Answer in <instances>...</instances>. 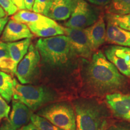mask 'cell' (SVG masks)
<instances>
[{"instance_id": "cell-1", "label": "cell", "mask_w": 130, "mask_h": 130, "mask_svg": "<svg viewBox=\"0 0 130 130\" xmlns=\"http://www.w3.org/2000/svg\"><path fill=\"white\" fill-rule=\"evenodd\" d=\"M87 83L96 92L105 93L122 88L126 79L101 51L92 55L86 72Z\"/></svg>"}, {"instance_id": "cell-2", "label": "cell", "mask_w": 130, "mask_h": 130, "mask_svg": "<svg viewBox=\"0 0 130 130\" xmlns=\"http://www.w3.org/2000/svg\"><path fill=\"white\" fill-rule=\"evenodd\" d=\"M35 46L42 63L52 68L66 66L75 56L66 35L40 38Z\"/></svg>"}, {"instance_id": "cell-3", "label": "cell", "mask_w": 130, "mask_h": 130, "mask_svg": "<svg viewBox=\"0 0 130 130\" xmlns=\"http://www.w3.org/2000/svg\"><path fill=\"white\" fill-rule=\"evenodd\" d=\"M76 130H106L108 116L104 107L92 100L74 102Z\"/></svg>"}, {"instance_id": "cell-4", "label": "cell", "mask_w": 130, "mask_h": 130, "mask_svg": "<svg viewBox=\"0 0 130 130\" xmlns=\"http://www.w3.org/2000/svg\"><path fill=\"white\" fill-rule=\"evenodd\" d=\"M13 81V100L23 103L32 111L40 110L56 99L55 92L45 86L22 84L15 78Z\"/></svg>"}, {"instance_id": "cell-5", "label": "cell", "mask_w": 130, "mask_h": 130, "mask_svg": "<svg viewBox=\"0 0 130 130\" xmlns=\"http://www.w3.org/2000/svg\"><path fill=\"white\" fill-rule=\"evenodd\" d=\"M36 114L63 130H76L74 109L66 102L50 104L40 108Z\"/></svg>"}, {"instance_id": "cell-6", "label": "cell", "mask_w": 130, "mask_h": 130, "mask_svg": "<svg viewBox=\"0 0 130 130\" xmlns=\"http://www.w3.org/2000/svg\"><path fill=\"white\" fill-rule=\"evenodd\" d=\"M40 60L38 50L31 44L28 52L18 63L16 69L15 75L21 84H28L35 81L39 72Z\"/></svg>"}, {"instance_id": "cell-7", "label": "cell", "mask_w": 130, "mask_h": 130, "mask_svg": "<svg viewBox=\"0 0 130 130\" xmlns=\"http://www.w3.org/2000/svg\"><path fill=\"white\" fill-rule=\"evenodd\" d=\"M100 16L98 9L85 0H78L72 14L64 25L66 28L84 29L95 23Z\"/></svg>"}, {"instance_id": "cell-8", "label": "cell", "mask_w": 130, "mask_h": 130, "mask_svg": "<svg viewBox=\"0 0 130 130\" xmlns=\"http://www.w3.org/2000/svg\"><path fill=\"white\" fill-rule=\"evenodd\" d=\"M65 35L69 39L70 45L75 56L84 58H90L92 50L84 29L65 27Z\"/></svg>"}, {"instance_id": "cell-9", "label": "cell", "mask_w": 130, "mask_h": 130, "mask_svg": "<svg viewBox=\"0 0 130 130\" xmlns=\"http://www.w3.org/2000/svg\"><path fill=\"white\" fill-rule=\"evenodd\" d=\"M104 54L121 74L130 77V48L111 45L105 48Z\"/></svg>"}, {"instance_id": "cell-10", "label": "cell", "mask_w": 130, "mask_h": 130, "mask_svg": "<svg viewBox=\"0 0 130 130\" xmlns=\"http://www.w3.org/2000/svg\"><path fill=\"white\" fill-rule=\"evenodd\" d=\"M106 101L115 116L130 122V93L108 94Z\"/></svg>"}, {"instance_id": "cell-11", "label": "cell", "mask_w": 130, "mask_h": 130, "mask_svg": "<svg viewBox=\"0 0 130 130\" xmlns=\"http://www.w3.org/2000/svg\"><path fill=\"white\" fill-rule=\"evenodd\" d=\"M27 25L32 35L42 38L65 35L64 27L47 16L43 20L29 24Z\"/></svg>"}, {"instance_id": "cell-12", "label": "cell", "mask_w": 130, "mask_h": 130, "mask_svg": "<svg viewBox=\"0 0 130 130\" xmlns=\"http://www.w3.org/2000/svg\"><path fill=\"white\" fill-rule=\"evenodd\" d=\"M34 35L28 25L10 19L3 31L1 40L4 42H14L25 39H31Z\"/></svg>"}, {"instance_id": "cell-13", "label": "cell", "mask_w": 130, "mask_h": 130, "mask_svg": "<svg viewBox=\"0 0 130 130\" xmlns=\"http://www.w3.org/2000/svg\"><path fill=\"white\" fill-rule=\"evenodd\" d=\"M32 114V110L25 104L19 101L13 100L12 111L7 121L13 129L18 130L30 123Z\"/></svg>"}, {"instance_id": "cell-14", "label": "cell", "mask_w": 130, "mask_h": 130, "mask_svg": "<svg viewBox=\"0 0 130 130\" xmlns=\"http://www.w3.org/2000/svg\"><path fill=\"white\" fill-rule=\"evenodd\" d=\"M78 0H53L46 14L54 21L67 20L72 14Z\"/></svg>"}, {"instance_id": "cell-15", "label": "cell", "mask_w": 130, "mask_h": 130, "mask_svg": "<svg viewBox=\"0 0 130 130\" xmlns=\"http://www.w3.org/2000/svg\"><path fill=\"white\" fill-rule=\"evenodd\" d=\"M84 30L93 51L106 41L107 27L102 16L100 15L95 23Z\"/></svg>"}, {"instance_id": "cell-16", "label": "cell", "mask_w": 130, "mask_h": 130, "mask_svg": "<svg viewBox=\"0 0 130 130\" xmlns=\"http://www.w3.org/2000/svg\"><path fill=\"white\" fill-rule=\"evenodd\" d=\"M106 41L115 45L130 48V31L121 28L107 18Z\"/></svg>"}, {"instance_id": "cell-17", "label": "cell", "mask_w": 130, "mask_h": 130, "mask_svg": "<svg viewBox=\"0 0 130 130\" xmlns=\"http://www.w3.org/2000/svg\"><path fill=\"white\" fill-rule=\"evenodd\" d=\"M10 55L14 64L18 66V63L28 52L29 46L31 44V39H25L14 42L7 43Z\"/></svg>"}, {"instance_id": "cell-18", "label": "cell", "mask_w": 130, "mask_h": 130, "mask_svg": "<svg viewBox=\"0 0 130 130\" xmlns=\"http://www.w3.org/2000/svg\"><path fill=\"white\" fill-rule=\"evenodd\" d=\"M14 92V81L12 76L0 71V95L7 102L12 101Z\"/></svg>"}, {"instance_id": "cell-19", "label": "cell", "mask_w": 130, "mask_h": 130, "mask_svg": "<svg viewBox=\"0 0 130 130\" xmlns=\"http://www.w3.org/2000/svg\"><path fill=\"white\" fill-rule=\"evenodd\" d=\"M17 66L10 55L7 44L0 42V70L15 75Z\"/></svg>"}, {"instance_id": "cell-20", "label": "cell", "mask_w": 130, "mask_h": 130, "mask_svg": "<svg viewBox=\"0 0 130 130\" xmlns=\"http://www.w3.org/2000/svg\"><path fill=\"white\" fill-rule=\"evenodd\" d=\"M45 18H46L45 16L34 12H32L28 10H21L13 14L12 17V19L18 22L28 25L29 24L39 22L40 21L43 20Z\"/></svg>"}, {"instance_id": "cell-21", "label": "cell", "mask_w": 130, "mask_h": 130, "mask_svg": "<svg viewBox=\"0 0 130 130\" xmlns=\"http://www.w3.org/2000/svg\"><path fill=\"white\" fill-rule=\"evenodd\" d=\"M108 14L123 15L130 13V0H111L107 6Z\"/></svg>"}, {"instance_id": "cell-22", "label": "cell", "mask_w": 130, "mask_h": 130, "mask_svg": "<svg viewBox=\"0 0 130 130\" xmlns=\"http://www.w3.org/2000/svg\"><path fill=\"white\" fill-rule=\"evenodd\" d=\"M31 122L35 124L40 130H63L37 114H32L31 117Z\"/></svg>"}, {"instance_id": "cell-23", "label": "cell", "mask_w": 130, "mask_h": 130, "mask_svg": "<svg viewBox=\"0 0 130 130\" xmlns=\"http://www.w3.org/2000/svg\"><path fill=\"white\" fill-rule=\"evenodd\" d=\"M107 18L110 19L118 27L123 30L130 31V13L123 15L108 14Z\"/></svg>"}, {"instance_id": "cell-24", "label": "cell", "mask_w": 130, "mask_h": 130, "mask_svg": "<svg viewBox=\"0 0 130 130\" xmlns=\"http://www.w3.org/2000/svg\"><path fill=\"white\" fill-rule=\"evenodd\" d=\"M53 0H35L32 6V12L46 16Z\"/></svg>"}, {"instance_id": "cell-25", "label": "cell", "mask_w": 130, "mask_h": 130, "mask_svg": "<svg viewBox=\"0 0 130 130\" xmlns=\"http://www.w3.org/2000/svg\"><path fill=\"white\" fill-rule=\"evenodd\" d=\"M0 6L7 15H13L18 12V9L12 0H0Z\"/></svg>"}, {"instance_id": "cell-26", "label": "cell", "mask_w": 130, "mask_h": 130, "mask_svg": "<svg viewBox=\"0 0 130 130\" xmlns=\"http://www.w3.org/2000/svg\"><path fill=\"white\" fill-rule=\"evenodd\" d=\"M10 111V107L8 105L7 102L0 95V121L3 119L9 118Z\"/></svg>"}, {"instance_id": "cell-27", "label": "cell", "mask_w": 130, "mask_h": 130, "mask_svg": "<svg viewBox=\"0 0 130 130\" xmlns=\"http://www.w3.org/2000/svg\"><path fill=\"white\" fill-rule=\"evenodd\" d=\"M87 1L96 6H104L109 4L111 0H87Z\"/></svg>"}, {"instance_id": "cell-28", "label": "cell", "mask_w": 130, "mask_h": 130, "mask_svg": "<svg viewBox=\"0 0 130 130\" xmlns=\"http://www.w3.org/2000/svg\"><path fill=\"white\" fill-rule=\"evenodd\" d=\"M9 18L8 16L0 18V35L4 31L5 27H6V24H7L8 21H9Z\"/></svg>"}, {"instance_id": "cell-29", "label": "cell", "mask_w": 130, "mask_h": 130, "mask_svg": "<svg viewBox=\"0 0 130 130\" xmlns=\"http://www.w3.org/2000/svg\"><path fill=\"white\" fill-rule=\"evenodd\" d=\"M18 130H40V129H39V128H37L35 124H33L32 122H30V123H28V124L23 126L22 127L19 128V129Z\"/></svg>"}, {"instance_id": "cell-30", "label": "cell", "mask_w": 130, "mask_h": 130, "mask_svg": "<svg viewBox=\"0 0 130 130\" xmlns=\"http://www.w3.org/2000/svg\"><path fill=\"white\" fill-rule=\"evenodd\" d=\"M13 4L15 5L18 9L19 10H25V6L24 0H12Z\"/></svg>"}, {"instance_id": "cell-31", "label": "cell", "mask_w": 130, "mask_h": 130, "mask_svg": "<svg viewBox=\"0 0 130 130\" xmlns=\"http://www.w3.org/2000/svg\"><path fill=\"white\" fill-rule=\"evenodd\" d=\"M35 1V0H24L25 9L28 10V11L32 10V6H33Z\"/></svg>"}, {"instance_id": "cell-32", "label": "cell", "mask_w": 130, "mask_h": 130, "mask_svg": "<svg viewBox=\"0 0 130 130\" xmlns=\"http://www.w3.org/2000/svg\"><path fill=\"white\" fill-rule=\"evenodd\" d=\"M107 130H130V128L123 127V126H111V127L109 128Z\"/></svg>"}, {"instance_id": "cell-33", "label": "cell", "mask_w": 130, "mask_h": 130, "mask_svg": "<svg viewBox=\"0 0 130 130\" xmlns=\"http://www.w3.org/2000/svg\"><path fill=\"white\" fill-rule=\"evenodd\" d=\"M6 13L5 12V11L2 9V7L0 6V18H2L6 17Z\"/></svg>"}, {"instance_id": "cell-34", "label": "cell", "mask_w": 130, "mask_h": 130, "mask_svg": "<svg viewBox=\"0 0 130 130\" xmlns=\"http://www.w3.org/2000/svg\"><path fill=\"white\" fill-rule=\"evenodd\" d=\"M0 130H2V129H0Z\"/></svg>"}]
</instances>
